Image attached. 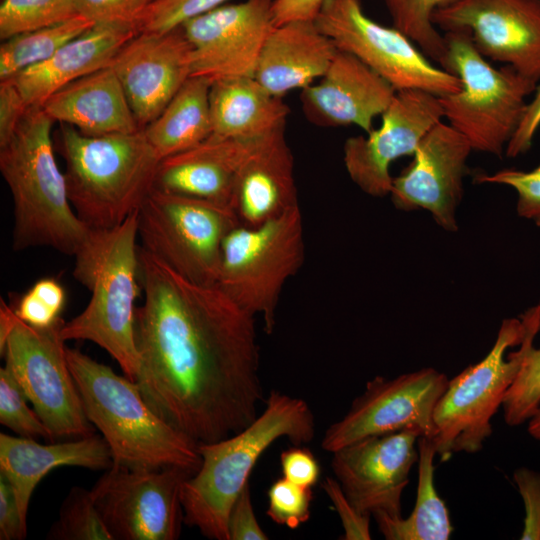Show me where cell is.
<instances>
[{"instance_id": "cell-1", "label": "cell", "mask_w": 540, "mask_h": 540, "mask_svg": "<svg viewBox=\"0 0 540 540\" xmlns=\"http://www.w3.org/2000/svg\"><path fill=\"white\" fill-rule=\"evenodd\" d=\"M138 255L144 302L135 315V383L141 394L198 444L243 430L265 402L256 317L217 285L187 280L140 246Z\"/></svg>"}, {"instance_id": "cell-2", "label": "cell", "mask_w": 540, "mask_h": 540, "mask_svg": "<svg viewBox=\"0 0 540 540\" xmlns=\"http://www.w3.org/2000/svg\"><path fill=\"white\" fill-rule=\"evenodd\" d=\"M315 418L308 403L277 390L243 430L219 441L201 443L199 469L181 489L184 523L213 540H229L228 518L262 454L277 440L293 445L313 440Z\"/></svg>"}, {"instance_id": "cell-3", "label": "cell", "mask_w": 540, "mask_h": 540, "mask_svg": "<svg viewBox=\"0 0 540 540\" xmlns=\"http://www.w3.org/2000/svg\"><path fill=\"white\" fill-rule=\"evenodd\" d=\"M70 371L89 421L102 434L117 464L133 470L178 467L194 474L198 443L161 418L138 385L76 348L66 347Z\"/></svg>"}, {"instance_id": "cell-4", "label": "cell", "mask_w": 540, "mask_h": 540, "mask_svg": "<svg viewBox=\"0 0 540 540\" xmlns=\"http://www.w3.org/2000/svg\"><path fill=\"white\" fill-rule=\"evenodd\" d=\"M138 211L109 230H90L74 255L73 276L91 292L85 309L62 327L68 340L91 341L136 380L139 352L135 334L139 276Z\"/></svg>"}, {"instance_id": "cell-5", "label": "cell", "mask_w": 540, "mask_h": 540, "mask_svg": "<svg viewBox=\"0 0 540 540\" xmlns=\"http://www.w3.org/2000/svg\"><path fill=\"white\" fill-rule=\"evenodd\" d=\"M53 123L42 107L30 106L13 137L0 147V171L13 200V249L50 247L74 256L90 229L69 201L54 155Z\"/></svg>"}, {"instance_id": "cell-6", "label": "cell", "mask_w": 540, "mask_h": 540, "mask_svg": "<svg viewBox=\"0 0 540 540\" xmlns=\"http://www.w3.org/2000/svg\"><path fill=\"white\" fill-rule=\"evenodd\" d=\"M56 148L65 162L69 201L90 230H109L139 211L161 161L143 129L88 136L60 124Z\"/></svg>"}, {"instance_id": "cell-7", "label": "cell", "mask_w": 540, "mask_h": 540, "mask_svg": "<svg viewBox=\"0 0 540 540\" xmlns=\"http://www.w3.org/2000/svg\"><path fill=\"white\" fill-rule=\"evenodd\" d=\"M538 332L539 304L520 318L504 319L488 354L449 379L434 412L433 440L442 460L483 448L492 434L491 419L502 407Z\"/></svg>"}, {"instance_id": "cell-8", "label": "cell", "mask_w": 540, "mask_h": 540, "mask_svg": "<svg viewBox=\"0 0 540 540\" xmlns=\"http://www.w3.org/2000/svg\"><path fill=\"white\" fill-rule=\"evenodd\" d=\"M441 68L461 81L458 92L439 97L448 124L475 151L501 157L518 129L537 82L514 68L492 66L476 49L467 31L444 34Z\"/></svg>"}, {"instance_id": "cell-9", "label": "cell", "mask_w": 540, "mask_h": 540, "mask_svg": "<svg viewBox=\"0 0 540 540\" xmlns=\"http://www.w3.org/2000/svg\"><path fill=\"white\" fill-rule=\"evenodd\" d=\"M300 206L254 227L238 225L224 238L216 285L240 307L260 316L267 334L286 282L304 261Z\"/></svg>"}, {"instance_id": "cell-10", "label": "cell", "mask_w": 540, "mask_h": 540, "mask_svg": "<svg viewBox=\"0 0 540 540\" xmlns=\"http://www.w3.org/2000/svg\"><path fill=\"white\" fill-rule=\"evenodd\" d=\"M238 225L228 205L156 188L138 211L140 247L201 285H216L223 240Z\"/></svg>"}, {"instance_id": "cell-11", "label": "cell", "mask_w": 540, "mask_h": 540, "mask_svg": "<svg viewBox=\"0 0 540 540\" xmlns=\"http://www.w3.org/2000/svg\"><path fill=\"white\" fill-rule=\"evenodd\" d=\"M64 324L60 318L50 327L37 328L17 317L0 352L53 441L94 434L68 365Z\"/></svg>"}, {"instance_id": "cell-12", "label": "cell", "mask_w": 540, "mask_h": 540, "mask_svg": "<svg viewBox=\"0 0 540 540\" xmlns=\"http://www.w3.org/2000/svg\"><path fill=\"white\" fill-rule=\"evenodd\" d=\"M314 22L337 49L354 55L397 91L419 89L442 97L461 89L456 75L434 66L402 32L368 17L360 0H325Z\"/></svg>"}, {"instance_id": "cell-13", "label": "cell", "mask_w": 540, "mask_h": 540, "mask_svg": "<svg viewBox=\"0 0 540 540\" xmlns=\"http://www.w3.org/2000/svg\"><path fill=\"white\" fill-rule=\"evenodd\" d=\"M191 475L178 467L133 470L113 464L91 493L113 540H175L184 523L181 489Z\"/></svg>"}, {"instance_id": "cell-14", "label": "cell", "mask_w": 540, "mask_h": 540, "mask_svg": "<svg viewBox=\"0 0 540 540\" xmlns=\"http://www.w3.org/2000/svg\"><path fill=\"white\" fill-rule=\"evenodd\" d=\"M448 381L430 367L391 379L376 376L345 415L326 429L322 449L332 453L362 438L405 430L433 438L435 408Z\"/></svg>"}, {"instance_id": "cell-15", "label": "cell", "mask_w": 540, "mask_h": 540, "mask_svg": "<svg viewBox=\"0 0 540 540\" xmlns=\"http://www.w3.org/2000/svg\"><path fill=\"white\" fill-rule=\"evenodd\" d=\"M382 123L367 136L348 138L343 162L351 180L372 197L390 194L391 164L414 155L428 131L444 117L439 96L419 89L396 92L383 112Z\"/></svg>"}, {"instance_id": "cell-16", "label": "cell", "mask_w": 540, "mask_h": 540, "mask_svg": "<svg viewBox=\"0 0 540 540\" xmlns=\"http://www.w3.org/2000/svg\"><path fill=\"white\" fill-rule=\"evenodd\" d=\"M274 0L224 4L183 23L192 48V76L210 83L254 77L263 46L275 27Z\"/></svg>"}, {"instance_id": "cell-17", "label": "cell", "mask_w": 540, "mask_h": 540, "mask_svg": "<svg viewBox=\"0 0 540 540\" xmlns=\"http://www.w3.org/2000/svg\"><path fill=\"white\" fill-rule=\"evenodd\" d=\"M432 22L445 32H469L485 58L540 80L539 0H455L437 9Z\"/></svg>"}, {"instance_id": "cell-18", "label": "cell", "mask_w": 540, "mask_h": 540, "mask_svg": "<svg viewBox=\"0 0 540 540\" xmlns=\"http://www.w3.org/2000/svg\"><path fill=\"white\" fill-rule=\"evenodd\" d=\"M419 434L405 430L354 441L332 452L331 468L362 514L401 517V497L418 462Z\"/></svg>"}, {"instance_id": "cell-19", "label": "cell", "mask_w": 540, "mask_h": 540, "mask_svg": "<svg viewBox=\"0 0 540 540\" xmlns=\"http://www.w3.org/2000/svg\"><path fill=\"white\" fill-rule=\"evenodd\" d=\"M469 141L450 124L434 125L420 142L412 162L392 181L390 197L403 211L423 209L444 230H458Z\"/></svg>"}, {"instance_id": "cell-20", "label": "cell", "mask_w": 540, "mask_h": 540, "mask_svg": "<svg viewBox=\"0 0 540 540\" xmlns=\"http://www.w3.org/2000/svg\"><path fill=\"white\" fill-rule=\"evenodd\" d=\"M143 129L192 75V48L182 27L165 33H137L111 65Z\"/></svg>"}, {"instance_id": "cell-21", "label": "cell", "mask_w": 540, "mask_h": 540, "mask_svg": "<svg viewBox=\"0 0 540 540\" xmlns=\"http://www.w3.org/2000/svg\"><path fill=\"white\" fill-rule=\"evenodd\" d=\"M397 90L354 55L337 50L320 81L301 90L302 111L322 127L355 125L367 134Z\"/></svg>"}, {"instance_id": "cell-22", "label": "cell", "mask_w": 540, "mask_h": 540, "mask_svg": "<svg viewBox=\"0 0 540 540\" xmlns=\"http://www.w3.org/2000/svg\"><path fill=\"white\" fill-rule=\"evenodd\" d=\"M298 205L294 158L283 126L252 140L235 180L230 207L240 225L254 227Z\"/></svg>"}, {"instance_id": "cell-23", "label": "cell", "mask_w": 540, "mask_h": 540, "mask_svg": "<svg viewBox=\"0 0 540 540\" xmlns=\"http://www.w3.org/2000/svg\"><path fill=\"white\" fill-rule=\"evenodd\" d=\"M112 465L107 442L96 434L52 444L0 434V473L11 483L26 523L32 493L50 471L62 466L106 470Z\"/></svg>"}, {"instance_id": "cell-24", "label": "cell", "mask_w": 540, "mask_h": 540, "mask_svg": "<svg viewBox=\"0 0 540 540\" xmlns=\"http://www.w3.org/2000/svg\"><path fill=\"white\" fill-rule=\"evenodd\" d=\"M251 142L211 134L201 143L162 159L154 188L230 206Z\"/></svg>"}, {"instance_id": "cell-25", "label": "cell", "mask_w": 540, "mask_h": 540, "mask_svg": "<svg viewBox=\"0 0 540 540\" xmlns=\"http://www.w3.org/2000/svg\"><path fill=\"white\" fill-rule=\"evenodd\" d=\"M337 50L314 21L275 26L263 46L254 78L271 94L282 98L321 78Z\"/></svg>"}, {"instance_id": "cell-26", "label": "cell", "mask_w": 540, "mask_h": 540, "mask_svg": "<svg viewBox=\"0 0 540 540\" xmlns=\"http://www.w3.org/2000/svg\"><path fill=\"white\" fill-rule=\"evenodd\" d=\"M41 107L54 122L70 125L88 136L142 130L111 66L64 86Z\"/></svg>"}, {"instance_id": "cell-27", "label": "cell", "mask_w": 540, "mask_h": 540, "mask_svg": "<svg viewBox=\"0 0 540 540\" xmlns=\"http://www.w3.org/2000/svg\"><path fill=\"white\" fill-rule=\"evenodd\" d=\"M132 27L94 25L62 46L44 62L11 78L29 106L41 107L55 92L111 65L120 49L136 34Z\"/></svg>"}, {"instance_id": "cell-28", "label": "cell", "mask_w": 540, "mask_h": 540, "mask_svg": "<svg viewBox=\"0 0 540 540\" xmlns=\"http://www.w3.org/2000/svg\"><path fill=\"white\" fill-rule=\"evenodd\" d=\"M209 109L213 135L254 140L286 126L289 107L254 77L211 83Z\"/></svg>"}, {"instance_id": "cell-29", "label": "cell", "mask_w": 540, "mask_h": 540, "mask_svg": "<svg viewBox=\"0 0 540 540\" xmlns=\"http://www.w3.org/2000/svg\"><path fill=\"white\" fill-rule=\"evenodd\" d=\"M203 77H190L162 112L143 128L160 160L187 150L212 133L209 91Z\"/></svg>"}, {"instance_id": "cell-30", "label": "cell", "mask_w": 540, "mask_h": 540, "mask_svg": "<svg viewBox=\"0 0 540 540\" xmlns=\"http://www.w3.org/2000/svg\"><path fill=\"white\" fill-rule=\"evenodd\" d=\"M417 447L418 484L412 512L407 518L374 516L379 531L387 540H447L453 531L449 511L434 484L435 441L419 437Z\"/></svg>"}, {"instance_id": "cell-31", "label": "cell", "mask_w": 540, "mask_h": 540, "mask_svg": "<svg viewBox=\"0 0 540 540\" xmlns=\"http://www.w3.org/2000/svg\"><path fill=\"white\" fill-rule=\"evenodd\" d=\"M94 25L91 20L77 15L65 22L4 40L0 46V81L14 78L27 68L46 61Z\"/></svg>"}, {"instance_id": "cell-32", "label": "cell", "mask_w": 540, "mask_h": 540, "mask_svg": "<svg viewBox=\"0 0 540 540\" xmlns=\"http://www.w3.org/2000/svg\"><path fill=\"white\" fill-rule=\"evenodd\" d=\"M393 27L407 36L429 58L440 65L446 43L432 22L433 13L455 0H384Z\"/></svg>"}, {"instance_id": "cell-33", "label": "cell", "mask_w": 540, "mask_h": 540, "mask_svg": "<svg viewBox=\"0 0 540 540\" xmlns=\"http://www.w3.org/2000/svg\"><path fill=\"white\" fill-rule=\"evenodd\" d=\"M47 539L113 540V537L95 505L91 490L75 486L63 500Z\"/></svg>"}, {"instance_id": "cell-34", "label": "cell", "mask_w": 540, "mask_h": 540, "mask_svg": "<svg viewBox=\"0 0 540 540\" xmlns=\"http://www.w3.org/2000/svg\"><path fill=\"white\" fill-rule=\"evenodd\" d=\"M75 0H2L0 38L49 27L75 16Z\"/></svg>"}, {"instance_id": "cell-35", "label": "cell", "mask_w": 540, "mask_h": 540, "mask_svg": "<svg viewBox=\"0 0 540 540\" xmlns=\"http://www.w3.org/2000/svg\"><path fill=\"white\" fill-rule=\"evenodd\" d=\"M19 382L4 366L0 368V423L20 437L52 440V436L34 409Z\"/></svg>"}, {"instance_id": "cell-36", "label": "cell", "mask_w": 540, "mask_h": 540, "mask_svg": "<svg viewBox=\"0 0 540 540\" xmlns=\"http://www.w3.org/2000/svg\"><path fill=\"white\" fill-rule=\"evenodd\" d=\"M540 406V347L528 348L522 367L502 403L504 420L511 427L528 422Z\"/></svg>"}, {"instance_id": "cell-37", "label": "cell", "mask_w": 540, "mask_h": 540, "mask_svg": "<svg viewBox=\"0 0 540 540\" xmlns=\"http://www.w3.org/2000/svg\"><path fill=\"white\" fill-rule=\"evenodd\" d=\"M228 0H152L141 16L138 33H165L224 5Z\"/></svg>"}, {"instance_id": "cell-38", "label": "cell", "mask_w": 540, "mask_h": 540, "mask_svg": "<svg viewBox=\"0 0 540 540\" xmlns=\"http://www.w3.org/2000/svg\"><path fill=\"white\" fill-rule=\"evenodd\" d=\"M266 515L276 524L295 529L311 516L312 487L297 485L284 477L268 489Z\"/></svg>"}, {"instance_id": "cell-39", "label": "cell", "mask_w": 540, "mask_h": 540, "mask_svg": "<svg viewBox=\"0 0 540 540\" xmlns=\"http://www.w3.org/2000/svg\"><path fill=\"white\" fill-rule=\"evenodd\" d=\"M478 183L501 184L517 193V213L540 227V164L530 171L503 169L493 174H478Z\"/></svg>"}, {"instance_id": "cell-40", "label": "cell", "mask_w": 540, "mask_h": 540, "mask_svg": "<svg viewBox=\"0 0 540 540\" xmlns=\"http://www.w3.org/2000/svg\"><path fill=\"white\" fill-rule=\"evenodd\" d=\"M152 0H75L76 11L95 25L136 26Z\"/></svg>"}, {"instance_id": "cell-41", "label": "cell", "mask_w": 540, "mask_h": 540, "mask_svg": "<svg viewBox=\"0 0 540 540\" xmlns=\"http://www.w3.org/2000/svg\"><path fill=\"white\" fill-rule=\"evenodd\" d=\"M513 479L522 497L525 518L520 539L540 540V472L519 467L513 473Z\"/></svg>"}, {"instance_id": "cell-42", "label": "cell", "mask_w": 540, "mask_h": 540, "mask_svg": "<svg viewBox=\"0 0 540 540\" xmlns=\"http://www.w3.org/2000/svg\"><path fill=\"white\" fill-rule=\"evenodd\" d=\"M322 488L338 513L344 530V540H369L370 515L360 513L347 499L335 478L327 477Z\"/></svg>"}, {"instance_id": "cell-43", "label": "cell", "mask_w": 540, "mask_h": 540, "mask_svg": "<svg viewBox=\"0 0 540 540\" xmlns=\"http://www.w3.org/2000/svg\"><path fill=\"white\" fill-rule=\"evenodd\" d=\"M229 540H267L256 518L249 483L233 503L228 518Z\"/></svg>"}, {"instance_id": "cell-44", "label": "cell", "mask_w": 540, "mask_h": 540, "mask_svg": "<svg viewBox=\"0 0 540 540\" xmlns=\"http://www.w3.org/2000/svg\"><path fill=\"white\" fill-rule=\"evenodd\" d=\"M283 477L301 486L312 487L320 477V465L310 449L293 445L280 454Z\"/></svg>"}, {"instance_id": "cell-45", "label": "cell", "mask_w": 540, "mask_h": 540, "mask_svg": "<svg viewBox=\"0 0 540 540\" xmlns=\"http://www.w3.org/2000/svg\"><path fill=\"white\" fill-rule=\"evenodd\" d=\"M29 107L12 79L0 81V147L13 137Z\"/></svg>"}, {"instance_id": "cell-46", "label": "cell", "mask_w": 540, "mask_h": 540, "mask_svg": "<svg viewBox=\"0 0 540 540\" xmlns=\"http://www.w3.org/2000/svg\"><path fill=\"white\" fill-rule=\"evenodd\" d=\"M27 536V523L22 519L14 489L0 473V540H22Z\"/></svg>"}, {"instance_id": "cell-47", "label": "cell", "mask_w": 540, "mask_h": 540, "mask_svg": "<svg viewBox=\"0 0 540 540\" xmlns=\"http://www.w3.org/2000/svg\"><path fill=\"white\" fill-rule=\"evenodd\" d=\"M540 127V85H537L534 98L528 102L521 123L509 141L505 154L515 158L526 153L532 145L533 138Z\"/></svg>"}, {"instance_id": "cell-48", "label": "cell", "mask_w": 540, "mask_h": 540, "mask_svg": "<svg viewBox=\"0 0 540 540\" xmlns=\"http://www.w3.org/2000/svg\"><path fill=\"white\" fill-rule=\"evenodd\" d=\"M12 308L20 320L37 328L50 327L62 318L59 312L31 289L20 296Z\"/></svg>"}, {"instance_id": "cell-49", "label": "cell", "mask_w": 540, "mask_h": 540, "mask_svg": "<svg viewBox=\"0 0 540 540\" xmlns=\"http://www.w3.org/2000/svg\"><path fill=\"white\" fill-rule=\"evenodd\" d=\"M325 0H274L275 26L293 21H314Z\"/></svg>"}, {"instance_id": "cell-50", "label": "cell", "mask_w": 540, "mask_h": 540, "mask_svg": "<svg viewBox=\"0 0 540 540\" xmlns=\"http://www.w3.org/2000/svg\"><path fill=\"white\" fill-rule=\"evenodd\" d=\"M60 314L63 311L66 295L62 285L54 278H42L30 288Z\"/></svg>"}, {"instance_id": "cell-51", "label": "cell", "mask_w": 540, "mask_h": 540, "mask_svg": "<svg viewBox=\"0 0 540 540\" xmlns=\"http://www.w3.org/2000/svg\"><path fill=\"white\" fill-rule=\"evenodd\" d=\"M17 315L11 305L0 300V352L4 349L6 340L12 331Z\"/></svg>"}, {"instance_id": "cell-52", "label": "cell", "mask_w": 540, "mask_h": 540, "mask_svg": "<svg viewBox=\"0 0 540 540\" xmlns=\"http://www.w3.org/2000/svg\"><path fill=\"white\" fill-rule=\"evenodd\" d=\"M527 430L530 436L540 443V406L528 420Z\"/></svg>"}, {"instance_id": "cell-53", "label": "cell", "mask_w": 540, "mask_h": 540, "mask_svg": "<svg viewBox=\"0 0 540 540\" xmlns=\"http://www.w3.org/2000/svg\"><path fill=\"white\" fill-rule=\"evenodd\" d=\"M539 306H540V303H539Z\"/></svg>"}, {"instance_id": "cell-54", "label": "cell", "mask_w": 540, "mask_h": 540, "mask_svg": "<svg viewBox=\"0 0 540 540\" xmlns=\"http://www.w3.org/2000/svg\"><path fill=\"white\" fill-rule=\"evenodd\" d=\"M540 1V0H539Z\"/></svg>"}]
</instances>
